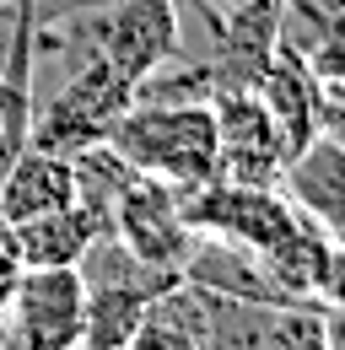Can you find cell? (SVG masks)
<instances>
[{"mask_svg":"<svg viewBox=\"0 0 345 350\" xmlns=\"http://www.w3.org/2000/svg\"><path fill=\"white\" fill-rule=\"evenodd\" d=\"M286 205L307 216L313 226H324L329 237H345V146L329 140V135H313L297 157L281 167V183Z\"/></svg>","mask_w":345,"mask_h":350,"instance_id":"cell-7","label":"cell"},{"mask_svg":"<svg viewBox=\"0 0 345 350\" xmlns=\"http://www.w3.org/2000/svg\"><path fill=\"white\" fill-rule=\"evenodd\" d=\"M0 350H27V345H22V340H11V334H5V340H0Z\"/></svg>","mask_w":345,"mask_h":350,"instance_id":"cell-20","label":"cell"},{"mask_svg":"<svg viewBox=\"0 0 345 350\" xmlns=\"http://www.w3.org/2000/svg\"><path fill=\"white\" fill-rule=\"evenodd\" d=\"M65 205H76V167H71V157L27 146L0 178V216H5V226L49 216V211H65Z\"/></svg>","mask_w":345,"mask_h":350,"instance_id":"cell-9","label":"cell"},{"mask_svg":"<svg viewBox=\"0 0 345 350\" xmlns=\"http://www.w3.org/2000/svg\"><path fill=\"white\" fill-rule=\"evenodd\" d=\"M86 323V280L76 264L65 269H22L11 302H5V329L27 350H81Z\"/></svg>","mask_w":345,"mask_h":350,"instance_id":"cell-4","label":"cell"},{"mask_svg":"<svg viewBox=\"0 0 345 350\" xmlns=\"http://www.w3.org/2000/svg\"><path fill=\"white\" fill-rule=\"evenodd\" d=\"M108 146L135 173L162 178L178 194L211 183L221 167L211 103H129V113L114 124Z\"/></svg>","mask_w":345,"mask_h":350,"instance_id":"cell-1","label":"cell"},{"mask_svg":"<svg viewBox=\"0 0 345 350\" xmlns=\"http://www.w3.org/2000/svg\"><path fill=\"white\" fill-rule=\"evenodd\" d=\"M0 237H5V216H0Z\"/></svg>","mask_w":345,"mask_h":350,"instance_id":"cell-22","label":"cell"},{"mask_svg":"<svg viewBox=\"0 0 345 350\" xmlns=\"http://www.w3.org/2000/svg\"><path fill=\"white\" fill-rule=\"evenodd\" d=\"M125 350H205V345H200V334H189L183 323H172V318H162V312L146 307V318H140V329L129 334Z\"/></svg>","mask_w":345,"mask_h":350,"instance_id":"cell-15","label":"cell"},{"mask_svg":"<svg viewBox=\"0 0 345 350\" xmlns=\"http://www.w3.org/2000/svg\"><path fill=\"white\" fill-rule=\"evenodd\" d=\"M275 307L205 291V350H264Z\"/></svg>","mask_w":345,"mask_h":350,"instance_id":"cell-13","label":"cell"},{"mask_svg":"<svg viewBox=\"0 0 345 350\" xmlns=\"http://www.w3.org/2000/svg\"><path fill=\"white\" fill-rule=\"evenodd\" d=\"M205 5H216V11H232V5H243V0H205Z\"/></svg>","mask_w":345,"mask_h":350,"instance_id":"cell-19","label":"cell"},{"mask_svg":"<svg viewBox=\"0 0 345 350\" xmlns=\"http://www.w3.org/2000/svg\"><path fill=\"white\" fill-rule=\"evenodd\" d=\"M5 237H11L22 269H65V264H81L92 237H103V226L86 216L81 205H65V211H49V216L5 226Z\"/></svg>","mask_w":345,"mask_h":350,"instance_id":"cell-11","label":"cell"},{"mask_svg":"<svg viewBox=\"0 0 345 350\" xmlns=\"http://www.w3.org/2000/svg\"><path fill=\"white\" fill-rule=\"evenodd\" d=\"M264 350H329L324 345V312H318V302L275 307L270 334H264Z\"/></svg>","mask_w":345,"mask_h":350,"instance_id":"cell-14","label":"cell"},{"mask_svg":"<svg viewBox=\"0 0 345 350\" xmlns=\"http://www.w3.org/2000/svg\"><path fill=\"white\" fill-rule=\"evenodd\" d=\"M318 312H324V345L345 350V297H340V302H324Z\"/></svg>","mask_w":345,"mask_h":350,"instance_id":"cell-18","label":"cell"},{"mask_svg":"<svg viewBox=\"0 0 345 350\" xmlns=\"http://www.w3.org/2000/svg\"><path fill=\"white\" fill-rule=\"evenodd\" d=\"M16 280H22V259H16V248H11V237H0V312L11 302V291H16Z\"/></svg>","mask_w":345,"mask_h":350,"instance_id":"cell-16","label":"cell"},{"mask_svg":"<svg viewBox=\"0 0 345 350\" xmlns=\"http://www.w3.org/2000/svg\"><path fill=\"white\" fill-rule=\"evenodd\" d=\"M146 307H151V297H140L129 286H86L81 350H125L146 318Z\"/></svg>","mask_w":345,"mask_h":350,"instance_id":"cell-12","label":"cell"},{"mask_svg":"<svg viewBox=\"0 0 345 350\" xmlns=\"http://www.w3.org/2000/svg\"><path fill=\"white\" fill-rule=\"evenodd\" d=\"M16 27H22V0H0V65L11 59V44H16Z\"/></svg>","mask_w":345,"mask_h":350,"instance_id":"cell-17","label":"cell"},{"mask_svg":"<svg viewBox=\"0 0 345 350\" xmlns=\"http://www.w3.org/2000/svg\"><path fill=\"white\" fill-rule=\"evenodd\" d=\"M254 92H259V103L270 108L275 130L286 140V162H292L302 146L318 135V76L302 65L292 49H275V59L264 65Z\"/></svg>","mask_w":345,"mask_h":350,"instance_id":"cell-10","label":"cell"},{"mask_svg":"<svg viewBox=\"0 0 345 350\" xmlns=\"http://www.w3.org/2000/svg\"><path fill=\"white\" fill-rule=\"evenodd\" d=\"M183 221L200 232V237H227L238 248H275L292 226L297 211L286 205L281 189H264V183H232V178H211L200 189L183 194Z\"/></svg>","mask_w":345,"mask_h":350,"instance_id":"cell-3","label":"cell"},{"mask_svg":"<svg viewBox=\"0 0 345 350\" xmlns=\"http://www.w3.org/2000/svg\"><path fill=\"white\" fill-rule=\"evenodd\" d=\"M114 237L125 243L135 259L162 264V269H183L189 248H194V226L183 221V194L162 183V178L135 173L114 205Z\"/></svg>","mask_w":345,"mask_h":350,"instance_id":"cell-5","label":"cell"},{"mask_svg":"<svg viewBox=\"0 0 345 350\" xmlns=\"http://www.w3.org/2000/svg\"><path fill=\"white\" fill-rule=\"evenodd\" d=\"M183 280L200 286V291H216V297H238V302H259V307H292L281 302L270 269L254 248H238L227 237H200L194 232V248L183 259Z\"/></svg>","mask_w":345,"mask_h":350,"instance_id":"cell-8","label":"cell"},{"mask_svg":"<svg viewBox=\"0 0 345 350\" xmlns=\"http://www.w3.org/2000/svg\"><path fill=\"white\" fill-rule=\"evenodd\" d=\"M135 103V81L119 65H108L103 54H81L71 65V81L54 92L43 108H33V140L38 151L54 157H76L86 146H108L114 124Z\"/></svg>","mask_w":345,"mask_h":350,"instance_id":"cell-2","label":"cell"},{"mask_svg":"<svg viewBox=\"0 0 345 350\" xmlns=\"http://www.w3.org/2000/svg\"><path fill=\"white\" fill-rule=\"evenodd\" d=\"M211 113H216V151H221L216 178L275 189L281 167H286V140L275 130L270 108L259 103V92H221V97H211Z\"/></svg>","mask_w":345,"mask_h":350,"instance_id":"cell-6","label":"cell"},{"mask_svg":"<svg viewBox=\"0 0 345 350\" xmlns=\"http://www.w3.org/2000/svg\"><path fill=\"white\" fill-rule=\"evenodd\" d=\"M5 334H11V329H5V312H0V340H5Z\"/></svg>","mask_w":345,"mask_h":350,"instance_id":"cell-21","label":"cell"},{"mask_svg":"<svg viewBox=\"0 0 345 350\" xmlns=\"http://www.w3.org/2000/svg\"><path fill=\"white\" fill-rule=\"evenodd\" d=\"M329 5H340V11H345V0H329Z\"/></svg>","mask_w":345,"mask_h":350,"instance_id":"cell-23","label":"cell"}]
</instances>
